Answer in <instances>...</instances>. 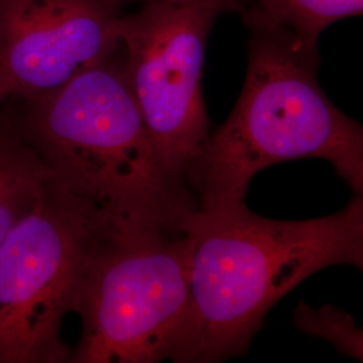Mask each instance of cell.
<instances>
[{
	"mask_svg": "<svg viewBox=\"0 0 363 363\" xmlns=\"http://www.w3.org/2000/svg\"><path fill=\"white\" fill-rule=\"evenodd\" d=\"M249 30L247 77L238 101L210 132L186 175L198 208L244 202L259 171L304 157L327 160L362 195V124L322 91L318 42L276 27Z\"/></svg>",
	"mask_w": 363,
	"mask_h": 363,
	"instance_id": "3957f363",
	"label": "cell"
},
{
	"mask_svg": "<svg viewBox=\"0 0 363 363\" xmlns=\"http://www.w3.org/2000/svg\"><path fill=\"white\" fill-rule=\"evenodd\" d=\"M190 249V296L169 359L222 362L247 354L267 313L333 265L363 268V198L335 214L277 220L244 202L195 208L181 222Z\"/></svg>",
	"mask_w": 363,
	"mask_h": 363,
	"instance_id": "7a4b0ae2",
	"label": "cell"
},
{
	"mask_svg": "<svg viewBox=\"0 0 363 363\" xmlns=\"http://www.w3.org/2000/svg\"><path fill=\"white\" fill-rule=\"evenodd\" d=\"M89 216L52 181L0 245V363L69 362L61 337L91 235Z\"/></svg>",
	"mask_w": 363,
	"mask_h": 363,
	"instance_id": "5b68a950",
	"label": "cell"
},
{
	"mask_svg": "<svg viewBox=\"0 0 363 363\" xmlns=\"http://www.w3.org/2000/svg\"><path fill=\"white\" fill-rule=\"evenodd\" d=\"M218 15L201 7L147 1L120 19L118 35L139 111L164 164L186 183L210 135L202 72Z\"/></svg>",
	"mask_w": 363,
	"mask_h": 363,
	"instance_id": "8992f818",
	"label": "cell"
},
{
	"mask_svg": "<svg viewBox=\"0 0 363 363\" xmlns=\"http://www.w3.org/2000/svg\"><path fill=\"white\" fill-rule=\"evenodd\" d=\"M50 177L0 111V245L38 205Z\"/></svg>",
	"mask_w": 363,
	"mask_h": 363,
	"instance_id": "ba28073f",
	"label": "cell"
},
{
	"mask_svg": "<svg viewBox=\"0 0 363 363\" xmlns=\"http://www.w3.org/2000/svg\"><path fill=\"white\" fill-rule=\"evenodd\" d=\"M0 111L97 232L179 229L198 208L147 130L121 43L55 89L11 96Z\"/></svg>",
	"mask_w": 363,
	"mask_h": 363,
	"instance_id": "6da1fadb",
	"label": "cell"
},
{
	"mask_svg": "<svg viewBox=\"0 0 363 363\" xmlns=\"http://www.w3.org/2000/svg\"><path fill=\"white\" fill-rule=\"evenodd\" d=\"M294 325L298 331L328 340L343 355L363 361V334L350 313L325 304L315 310L300 301L294 312Z\"/></svg>",
	"mask_w": 363,
	"mask_h": 363,
	"instance_id": "30bf717a",
	"label": "cell"
},
{
	"mask_svg": "<svg viewBox=\"0 0 363 363\" xmlns=\"http://www.w3.org/2000/svg\"><path fill=\"white\" fill-rule=\"evenodd\" d=\"M363 13V0H250L242 21L247 27L283 28L318 42L325 28Z\"/></svg>",
	"mask_w": 363,
	"mask_h": 363,
	"instance_id": "9c48e42d",
	"label": "cell"
},
{
	"mask_svg": "<svg viewBox=\"0 0 363 363\" xmlns=\"http://www.w3.org/2000/svg\"><path fill=\"white\" fill-rule=\"evenodd\" d=\"M190 296V249L179 229L96 232L73 312L82 333L69 362L169 359Z\"/></svg>",
	"mask_w": 363,
	"mask_h": 363,
	"instance_id": "277c9868",
	"label": "cell"
},
{
	"mask_svg": "<svg viewBox=\"0 0 363 363\" xmlns=\"http://www.w3.org/2000/svg\"><path fill=\"white\" fill-rule=\"evenodd\" d=\"M128 1H156L167 4H181V6H193L208 9L217 13H237L240 15L247 11L250 0H128Z\"/></svg>",
	"mask_w": 363,
	"mask_h": 363,
	"instance_id": "8fae6325",
	"label": "cell"
},
{
	"mask_svg": "<svg viewBox=\"0 0 363 363\" xmlns=\"http://www.w3.org/2000/svg\"><path fill=\"white\" fill-rule=\"evenodd\" d=\"M13 94V86L9 76L0 70V105Z\"/></svg>",
	"mask_w": 363,
	"mask_h": 363,
	"instance_id": "7c38bea8",
	"label": "cell"
},
{
	"mask_svg": "<svg viewBox=\"0 0 363 363\" xmlns=\"http://www.w3.org/2000/svg\"><path fill=\"white\" fill-rule=\"evenodd\" d=\"M128 0H0V70L13 96L55 89L120 46Z\"/></svg>",
	"mask_w": 363,
	"mask_h": 363,
	"instance_id": "52a82bcc",
	"label": "cell"
}]
</instances>
